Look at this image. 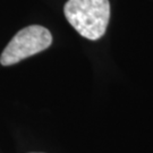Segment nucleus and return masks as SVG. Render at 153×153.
<instances>
[{"label":"nucleus","mask_w":153,"mask_h":153,"mask_svg":"<svg viewBox=\"0 0 153 153\" xmlns=\"http://www.w3.org/2000/svg\"><path fill=\"white\" fill-rule=\"evenodd\" d=\"M64 14L78 34L94 41L105 33L110 19V2L109 0H68Z\"/></svg>","instance_id":"1"},{"label":"nucleus","mask_w":153,"mask_h":153,"mask_svg":"<svg viewBox=\"0 0 153 153\" xmlns=\"http://www.w3.org/2000/svg\"><path fill=\"white\" fill-rule=\"evenodd\" d=\"M52 43L51 33L43 26L31 25L22 28L7 44L0 56V64L10 66L48 49Z\"/></svg>","instance_id":"2"}]
</instances>
